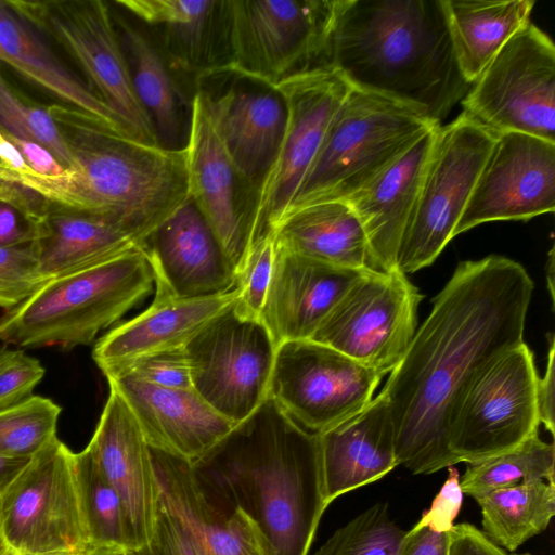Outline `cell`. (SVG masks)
<instances>
[{"label":"cell","mask_w":555,"mask_h":555,"mask_svg":"<svg viewBox=\"0 0 555 555\" xmlns=\"http://www.w3.org/2000/svg\"><path fill=\"white\" fill-rule=\"evenodd\" d=\"M72 157L57 177L0 163V182L29 191L47 212L112 221L141 244L188 198L185 147L167 150L115 133L66 105L48 106Z\"/></svg>","instance_id":"obj_2"},{"label":"cell","mask_w":555,"mask_h":555,"mask_svg":"<svg viewBox=\"0 0 555 555\" xmlns=\"http://www.w3.org/2000/svg\"><path fill=\"white\" fill-rule=\"evenodd\" d=\"M162 506L203 555H275L256 525L212 490L191 463L151 448Z\"/></svg>","instance_id":"obj_21"},{"label":"cell","mask_w":555,"mask_h":555,"mask_svg":"<svg viewBox=\"0 0 555 555\" xmlns=\"http://www.w3.org/2000/svg\"><path fill=\"white\" fill-rule=\"evenodd\" d=\"M10 548L8 547L3 532H2V525H1V516H0V555H4L7 552H9Z\"/></svg>","instance_id":"obj_54"},{"label":"cell","mask_w":555,"mask_h":555,"mask_svg":"<svg viewBox=\"0 0 555 555\" xmlns=\"http://www.w3.org/2000/svg\"><path fill=\"white\" fill-rule=\"evenodd\" d=\"M554 477V444L543 441L537 433L509 451L479 462L466 463L460 485L464 494L476 498L528 481L555 482Z\"/></svg>","instance_id":"obj_36"},{"label":"cell","mask_w":555,"mask_h":555,"mask_svg":"<svg viewBox=\"0 0 555 555\" xmlns=\"http://www.w3.org/2000/svg\"><path fill=\"white\" fill-rule=\"evenodd\" d=\"M538 378L533 353L525 341L477 378L451 428L450 450L457 463L499 455L539 433Z\"/></svg>","instance_id":"obj_16"},{"label":"cell","mask_w":555,"mask_h":555,"mask_svg":"<svg viewBox=\"0 0 555 555\" xmlns=\"http://www.w3.org/2000/svg\"><path fill=\"white\" fill-rule=\"evenodd\" d=\"M119 39L127 61L134 94L147 115L157 144L167 150L185 146L188 103L170 74L159 50L142 31L119 21Z\"/></svg>","instance_id":"obj_33"},{"label":"cell","mask_w":555,"mask_h":555,"mask_svg":"<svg viewBox=\"0 0 555 555\" xmlns=\"http://www.w3.org/2000/svg\"><path fill=\"white\" fill-rule=\"evenodd\" d=\"M221 0H118L159 34L172 64L197 75L222 65Z\"/></svg>","instance_id":"obj_30"},{"label":"cell","mask_w":555,"mask_h":555,"mask_svg":"<svg viewBox=\"0 0 555 555\" xmlns=\"http://www.w3.org/2000/svg\"><path fill=\"white\" fill-rule=\"evenodd\" d=\"M448 478L434 498L431 505L426 509L416 526L425 527L437 532H450L454 526L463 501V491L460 485V474L453 466L448 467Z\"/></svg>","instance_id":"obj_45"},{"label":"cell","mask_w":555,"mask_h":555,"mask_svg":"<svg viewBox=\"0 0 555 555\" xmlns=\"http://www.w3.org/2000/svg\"><path fill=\"white\" fill-rule=\"evenodd\" d=\"M555 347L554 336L550 339V349L547 354V364L543 377L537 382V406L540 424L554 436V379H555Z\"/></svg>","instance_id":"obj_49"},{"label":"cell","mask_w":555,"mask_h":555,"mask_svg":"<svg viewBox=\"0 0 555 555\" xmlns=\"http://www.w3.org/2000/svg\"><path fill=\"white\" fill-rule=\"evenodd\" d=\"M555 209V142L503 132L479 172L454 236L485 222L529 220Z\"/></svg>","instance_id":"obj_18"},{"label":"cell","mask_w":555,"mask_h":555,"mask_svg":"<svg viewBox=\"0 0 555 555\" xmlns=\"http://www.w3.org/2000/svg\"><path fill=\"white\" fill-rule=\"evenodd\" d=\"M140 249L154 274V298H195L235 288L236 272L190 197Z\"/></svg>","instance_id":"obj_19"},{"label":"cell","mask_w":555,"mask_h":555,"mask_svg":"<svg viewBox=\"0 0 555 555\" xmlns=\"http://www.w3.org/2000/svg\"><path fill=\"white\" fill-rule=\"evenodd\" d=\"M193 389L219 414L238 424L268 398L276 346L261 321L234 305L184 346Z\"/></svg>","instance_id":"obj_13"},{"label":"cell","mask_w":555,"mask_h":555,"mask_svg":"<svg viewBox=\"0 0 555 555\" xmlns=\"http://www.w3.org/2000/svg\"><path fill=\"white\" fill-rule=\"evenodd\" d=\"M275 247L334 267L374 270L362 223L347 201L314 203L272 229Z\"/></svg>","instance_id":"obj_28"},{"label":"cell","mask_w":555,"mask_h":555,"mask_svg":"<svg viewBox=\"0 0 555 555\" xmlns=\"http://www.w3.org/2000/svg\"><path fill=\"white\" fill-rule=\"evenodd\" d=\"M418 288L398 269L366 270L311 337L383 377L404 357L416 331Z\"/></svg>","instance_id":"obj_12"},{"label":"cell","mask_w":555,"mask_h":555,"mask_svg":"<svg viewBox=\"0 0 555 555\" xmlns=\"http://www.w3.org/2000/svg\"><path fill=\"white\" fill-rule=\"evenodd\" d=\"M43 221L37 222L16 206L0 199V247L26 245L37 241L42 234Z\"/></svg>","instance_id":"obj_46"},{"label":"cell","mask_w":555,"mask_h":555,"mask_svg":"<svg viewBox=\"0 0 555 555\" xmlns=\"http://www.w3.org/2000/svg\"><path fill=\"white\" fill-rule=\"evenodd\" d=\"M2 133L16 147L27 166L35 173L46 177H57L65 173L66 169L63 165L43 145L37 142L15 138L4 131H2Z\"/></svg>","instance_id":"obj_48"},{"label":"cell","mask_w":555,"mask_h":555,"mask_svg":"<svg viewBox=\"0 0 555 555\" xmlns=\"http://www.w3.org/2000/svg\"><path fill=\"white\" fill-rule=\"evenodd\" d=\"M114 373H128L146 383L166 388H193L184 347L143 357Z\"/></svg>","instance_id":"obj_43"},{"label":"cell","mask_w":555,"mask_h":555,"mask_svg":"<svg viewBox=\"0 0 555 555\" xmlns=\"http://www.w3.org/2000/svg\"><path fill=\"white\" fill-rule=\"evenodd\" d=\"M328 65L351 87L439 124L470 89L443 0H344Z\"/></svg>","instance_id":"obj_4"},{"label":"cell","mask_w":555,"mask_h":555,"mask_svg":"<svg viewBox=\"0 0 555 555\" xmlns=\"http://www.w3.org/2000/svg\"><path fill=\"white\" fill-rule=\"evenodd\" d=\"M319 438L327 505L383 478L398 465L393 425L382 393L358 414L319 434Z\"/></svg>","instance_id":"obj_27"},{"label":"cell","mask_w":555,"mask_h":555,"mask_svg":"<svg viewBox=\"0 0 555 555\" xmlns=\"http://www.w3.org/2000/svg\"><path fill=\"white\" fill-rule=\"evenodd\" d=\"M366 270L334 267L275 247L261 322L275 346L311 339L348 288Z\"/></svg>","instance_id":"obj_24"},{"label":"cell","mask_w":555,"mask_h":555,"mask_svg":"<svg viewBox=\"0 0 555 555\" xmlns=\"http://www.w3.org/2000/svg\"><path fill=\"white\" fill-rule=\"evenodd\" d=\"M0 163L18 172H34L24 160L16 147L0 130Z\"/></svg>","instance_id":"obj_52"},{"label":"cell","mask_w":555,"mask_h":555,"mask_svg":"<svg viewBox=\"0 0 555 555\" xmlns=\"http://www.w3.org/2000/svg\"><path fill=\"white\" fill-rule=\"evenodd\" d=\"M79 504L92 551L132 548L121 500L87 448L74 453Z\"/></svg>","instance_id":"obj_35"},{"label":"cell","mask_w":555,"mask_h":555,"mask_svg":"<svg viewBox=\"0 0 555 555\" xmlns=\"http://www.w3.org/2000/svg\"><path fill=\"white\" fill-rule=\"evenodd\" d=\"M191 465L256 525L275 555L308 554L328 506L319 434L268 397Z\"/></svg>","instance_id":"obj_3"},{"label":"cell","mask_w":555,"mask_h":555,"mask_svg":"<svg viewBox=\"0 0 555 555\" xmlns=\"http://www.w3.org/2000/svg\"><path fill=\"white\" fill-rule=\"evenodd\" d=\"M135 417L154 450L193 463L236 425L212 409L193 388L155 386L128 373L106 375Z\"/></svg>","instance_id":"obj_23"},{"label":"cell","mask_w":555,"mask_h":555,"mask_svg":"<svg viewBox=\"0 0 555 555\" xmlns=\"http://www.w3.org/2000/svg\"><path fill=\"white\" fill-rule=\"evenodd\" d=\"M197 78L201 95L241 181L256 193L271 168L285 130L287 111L276 86L228 67Z\"/></svg>","instance_id":"obj_17"},{"label":"cell","mask_w":555,"mask_h":555,"mask_svg":"<svg viewBox=\"0 0 555 555\" xmlns=\"http://www.w3.org/2000/svg\"><path fill=\"white\" fill-rule=\"evenodd\" d=\"M21 20L57 42L77 62L92 91L133 138L157 145L153 126L131 83L111 10L102 0L3 1Z\"/></svg>","instance_id":"obj_9"},{"label":"cell","mask_w":555,"mask_h":555,"mask_svg":"<svg viewBox=\"0 0 555 555\" xmlns=\"http://www.w3.org/2000/svg\"><path fill=\"white\" fill-rule=\"evenodd\" d=\"M466 114L494 133L555 142V47L529 22L500 50L462 100Z\"/></svg>","instance_id":"obj_11"},{"label":"cell","mask_w":555,"mask_h":555,"mask_svg":"<svg viewBox=\"0 0 555 555\" xmlns=\"http://www.w3.org/2000/svg\"><path fill=\"white\" fill-rule=\"evenodd\" d=\"M344 0H221V66L278 85L330 66V46Z\"/></svg>","instance_id":"obj_7"},{"label":"cell","mask_w":555,"mask_h":555,"mask_svg":"<svg viewBox=\"0 0 555 555\" xmlns=\"http://www.w3.org/2000/svg\"><path fill=\"white\" fill-rule=\"evenodd\" d=\"M454 53L473 85L505 43L525 25L534 0H443Z\"/></svg>","instance_id":"obj_32"},{"label":"cell","mask_w":555,"mask_h":555,"mask_svg":"<svg viewBox=\"0 0 555 555\" xmlns=\"http://www.w3.org/2000/svg\"><path fill=\"white\" fill-rule=\"evenodd\" d=\"M512 555H531L529 553H522V554H512Z\"/></svg>","instance_id":"obj_58"},{"label":"cell","mask_w":555,"mask_h":555,"mask_svg":"<svg viewBox=\"0 0 555 555\" xmlns=\"http://www.w3.org/2000/svg\"><path fill=\"white\" fill-rule=\"evenodd\" d=\"M184 147L189 197L209 224L237 276L251 243L250 212L238 199L241 179L197 92L191 101Z\"/></svg>","instance_id":"obj_20"},{"label":"cell","mask_w":555,"mask_h":555,"mask_svg":"<svg viewBox=\"0 0 555 555\" xmlns=\"http://www.w3.org/2000/svg\"><path fill=\"white\" fill-rule=\"evenodd\" d=\"M30 457H14L0 454V496L24 469Z\"/></svg>","instance_id":"obj_51"},{"label":"cell","mask_w":555,"mask_h":555,"mask_svg":"<svg viewBox=\"0 0 555 555\" xmlns=\"http://www.w3.org/2000/svg\"><path fill=\"white\" fill-rule=\"evenodd\" d=\"M4 60H5V54H4V50H3L2 46H1V42H0V62L3 63Z\"/></svg>","instance_id":"obj_56"},{"label":"cell","mask_w":555,"mask_h":555,"mask_svg":"<svg viewBox=\"0 0 555 555\" xmlns=\"http://www.w3.org/2000/svg\"><path fill=\"white\" fill-rule=\"evenodd\" d=\"M547 280L552 298H554L553 273H554V248L551 249L547 260Z\"/></svg>","instance_id":"obj_53"},{"label":"cell","mask_w":555,"mask_h":555,"mask_svg":"<svg viewBox=\"0 0 555 555\" xmlns=\"http://www.w3.org/2000/svg\"><path fill=\"white\" fill-rule=\"evenodd\" d=\"M121 555H203L180 521L159 505L151 539L137 548L121 551Z\"/></svg>","instance_id":"obj_44"},{"label":"cell","mask_w":555,"mask_h":555,"mask_svg":"<svg viewBox=\"0 0 555 555\" xmlns=\"http://www.w3.org/2000/svg\"><path fill=\"white\" fill-rule=\"evenodd\" d=\"M533 282L500 255L457 264L380 393L395 430L398 465L433 474L457 463L451 428L472 385L524 343Z\"/></svg>","instance_id":"obj_1"},{"label":"cell","mask_w":555,"mask_h":555,"mask_svg":"<svg viewBox=\"0 0 555 555\" xmlns=\"http://www.w3.org/2000/svg\"><path fill=\"white\" fill-rule=\"evenodd\" d=\"M275 257L272 232L258 237L249 247L245 261L237 273L235 311L247 319L261 321Z\"/></svg>","instance_id":"obj_40"},{"label":"cell","mask_w":555,"mask_h":555,"mask_svg":"<svg viewBox=\"0 0 555 555\" xmlns=\"http://www.w3.org/2000/svg\"><path fill=\"white\" fill-rule=\"evenodd\" d=\"M382 378L330 346L288 340L276 347L268 397L304 429L321 434L361 412Z\"/></svg>","instance_id":"obj_15"},{"label":"cell","mask_w":555,"mask_h":555,"mask_svg":"<svg viewBox=\"0 0 555 555\" xmlns=\"http://www.w3.org/2000/svg\"><path fill=\"white\" fill-rule=\"evenodd\" d=\"M8 547L27 555H89L74 453L54 436L0 496Z\"/></svg>","instance_id":"obj_10"},{"label":"cell","mask_w":555,"mask_h":555,"mask_svg":"<svg viewBox=\"0 0 555 555\" xmlns=\"http://www.w3.org/2000/svg\"><path fill=\"white\" fill-rule=\"evenodd\" d=\"M44 375V367L21 349H0V409L30 396Z\"/></svg>","instance_id":"obj_42"},{"label":"cell","mask_w":555,"mask_h":555,"mask_svg":"<svg viewBox=\"0 0 555 555\" xmlns=\"http://www.w3.org/2000/svg\"><path fill=\"white\" fill-rule=\"evenodd\" d=\"M275 86L285 101L287 119L278 155L254 199L251 244L271 232L287 211L351 89L331 66L294 74Z\"/></svg>","instance_id":"obj_14"},{"label":"cell","mask_w":555,"mask_h":555,"mask_svg":"<svg viewBox=\"0 0 555 555\" xmlns=\"http://www.w3.org/2000/svg\"><path fill=\"white\" fill-rule=\"evenodd\" d=\"M496 133L463 112L440 126L405 225L396 266L403 274L431 264L454 237Z\"/></svg>","instance_id":"obj_8"},{"label":"cell","mask_w":555,"mask_h":555,"mask_svg":"<svg viewBox=\"0 0 555 555\" xmlns=\"http://www.w3.org/2000/svg\"><path fill=\"white\" fill-rule=\"evenodd\" d=\"M448 555H508L474 525H454L449 532Z\"/></svg>","instance_id":"obj_47"},{"label":"cell","mask_w":555,"mask_h":555,"mask_svg":"<svg viewBox=\"0 0 555 555\" xmlns=\"http://www.w3.org/2000/svg\"><path fill=\"white\" fill-rule=\"evenodd\" d=\"M408 530L376 503L337 529L314 555H399Z\"/></svg>","instance_id":"obj_37"},{"label":"cell","mask_w":555,"mask_h":555,"mask_svg":"<svg viewBox=\"0 0 555 555\" xmlns=\"http://www.w3.org/2000/svg\"><path fill=\"white\" fill-rule=\"evenodd\" d=\"M474 499L481 511L482 532L514 552L548 527L555 514V482L528 481Z\"/></svg>","instance_id":"obj_34"},{"label":"cell","mask_w":555,"mask_h":555,"mask_svg":"<svg viewBox=\"0 0 555 555\" xmlns=\"http://www.w3.org/2000/svg\"><path fill=\"white\" fill-rule=\"evenodd\" d=\"M153 284L140 248L51 279L0 317V341L22 348L90 345L146 297Z\"/></svg>","instance_id":"obj_5"},{"label":"cell","mask_w":555,"mask_h":555,"mask_svg":"<svg viewBox=\"0 0 555 555\" xmlns=\"http://www.w3.org/2000/svg\"><path fill=\"white\" fill-rule=\"evenodd\" d=\"M47 279L35 243L0 247V307L10 310L34 295Z\"/></svg>","instance_id":"obj_41"},{"label":"cell","mask_w":555,"mask_h":555,"mask_svg":"<svg viewBox=\"0 0 555 555\" xmlns=\"http://www.w3.org/2000/svg\"><path fill=\"white\" fill-rule=\"evenodd\" d=\"M0 42L5 54L4 64L104 128L133 138L125 121L73 75L39 34L3 1H0Z\"/></svg>","instance_id":"obj_29"},{"label":"cell","mask_w":555,"mask_h":555,"mask_svg":"<svg viewBox=\"0 0 555 555\" xmlns=\"http://www.w3.org/2000/svg\"><path fill=\"white\" fill-rule=\"evenodd\" d=\"M449 532L414 526L408 530L399 555H448Z\"/></svg>","instance_id":"obj_50"},{"label":"cell","mask_w":555,"mask_h":555,"mask_svg":"<svg viewBox=\"0 0 555 555\" xmlns=\"http://www.w3.org/2000/svg\"><path fill=\"white\" fill-rule=\"evenodd\" d=\"M236 299V288L195 298H154L145 311L114 327L96 341L93 360L107 375L143 357L184 347Z\"/></svg>","instance_id":"obj_25"},{"label":"cell","mask_w":555,"mask_h":555,"mask_svg":"<svg viewBox=\"0 0 555 555\" xmlns=\"http://www.w3.org/2000/svg\"><path fill=\"white\" fill-rule=\"evenodd\" d=\"M86 448L121 500L132 548L142 546L154 531L159 488L151 448L129 406L112 388Z\"/></svg>","instance_id":"obj_22"},{"label":"cell","mask_w":555,"mask_h":555,"mask_svg":"<svg viewBox=\"0 0 555 555\" xmlns=\"http://www.w3.org/2000/svg\"><path fill=\"white\" fill-rule=\"evenodd\" d=\"M89 555H121V551L96 550L92 551Z\"/></svg>","instance_id":"obj_55"},{"label":"cell","mask_w":555,"mask_h":555,"mask_svg":"<svg viewBox=\"0 0 555 555\" xmlns=\"http://www.w3.org/2000/svg\"><path fill=\"white\" fill-rule=\"evenodd\" d=\"M34 243L40 270L49 280L140 248L134 236L112 221L63 211L46 216L42 234Z\"/></svg>","instance_id":"obj_31"},{"label":"cell","mask_w":555,"mask_h":555,"mask_svg":"<svg viewBox=\"0 0 555 555\" xmlns=\"http://www.w3.org/2000/svg\"><path fill=\"white\" fill-rule=\"evenodd\" d=\"M62 409L49 398H29L0 409V454L31 457L55 435Z\"/></svg>","instance_id":"obj_38"},{"label":"cell","mask_w":555,"mask_h":555,"mask_svg":"<svg viewBox=\"0 0 555 555\" xmlns=\"http://www.w3.org/2000/svg\"><path fill=\"white\" fill-rule=\"evenodd\" d=\"M0 129L47 147L68 170L72 157L48 107L28 104L0 74Z\"/></svg>","instance_id":"obj_39"},{"label":"cell","mask_w":555,"mask_h":555,"mask_svg":"<svg viewBox=\"0 0 555 555\" xmlns=\"http://www.w3.org/2000/svg\"><path fill=\"white\" fill-rule=\"evenodd\" d=\"M436 126L402 104L350 89L285 215L319 202L348 201Z\"/></svg>","instance_id":"obj_6"},{"label":"cell","mask_w":555,"mask_h":555,"mask_svg":"<svg viewBox=\"0 0 555 555\" xmlns=\"http://www.w3.org/2000/svg\"><path fill=\"white\" fill-rule=\"evenodd\" d=\"M436 126L347 202L364 229L376 271L397 269L396 259L430 155Z\"/></svg>","instance_id":"obj_26"},{"label":"cell","mask_w":555,"mask_h":555,"mask_svg":"<svg viewBox=\"0 0 555 555\" xmlns=\"http://www.w3.org/2000/svg\"><path fill=\"white\" fill-rule=\"evenodd\" d=\"M4 555H27V554H20V553H15V552H12L11 550L9 552H7Z\"/></svg>","instance_id":"obj_57"}]
</instances>
